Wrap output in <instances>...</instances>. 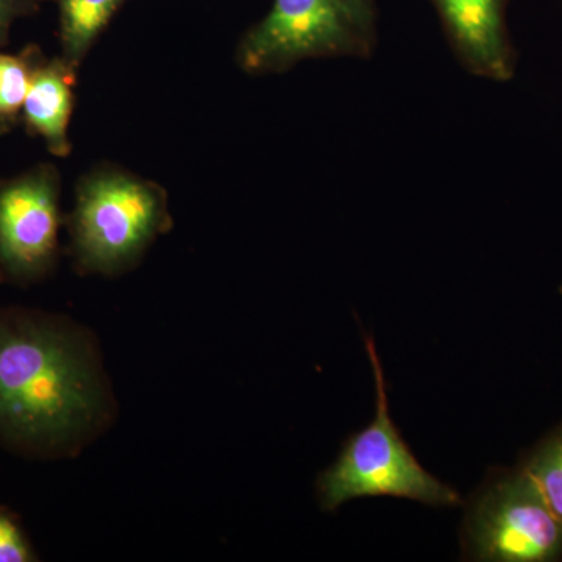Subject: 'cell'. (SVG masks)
<instances>
[{
    "label": "cell",
    "mask_w": 562,
    "mask_h": 562,
    "mask_svg": "<svg viewBox=\"0 0 562 562\" xmlns=\"http://www.w3.org/2000/svg\"><path fill=\"white\" fill-rule=\"evenodd\" d=\"M116 412L94 336L61 314L0 306V447L76 457Z\"/></svg>",
    "instance_id": "1"
},
{
    "label": "cell",
    "mask_w": 562,
    "mask_h": 562,
    "mask_svg": "<svg viewBox=\"0 0 562 562\" xmlns=\"http://www.w3.org/2000/svg\"><path fill=\"white\" fill-rule=\"evenodd\" d=\"M68 254L80 276L133 271L151 244L172 231L169 195L157 181L121 166H94L76 184L68 216Z\"/></svg>",
    "instance_id": "2"
},
{
    "label": "cell",
    "mask_w": 562,
    "mask_h": 562,
    "mask_svg": "<svg viewBox=\"0 0 562 562\" xmlns=\"http://www.w3.org/2000/svg\"><path fill=\"white\" fill-rule=\"evenodd\" d=\"M376 46L379 0H273L239 38L235 60L249 76H272L306 60H369Z\"/></svg>",
    "instance_id": "3"
},
{
    "label": "cell",
    "mask_w": 562,
    "mask_h": 562,
    "mask_svg": "<svg viewBox=\"0 0 562 562\" xmlns=\"http://www.w3.org/2000/svg\"><path fill=\"white\" fill-rule=\"evenodd\" d=\"M376 387V414L364 430L344 443L338 460L317 479L322 509L335 512L361 497H397L430 506H458L453 487L425 471L391 419L386 383L375 342L366 338Z\"/></svg>",
    "instance_id": "4"
},
{
    "label": "cell",
    "mask_w": 562,
    "mask_h": 562,
    "mask_svg": "<svg viewBox=\"0 0 562 562\" xmlns=\"http://www.w3.org/2000/svg\"><path fill=\"white\" fill-rule=\"evenodd\" d=\"M60 202L61 173L52 162L0 180V283L27 288L55 272Z\"/></svg>",
    "instance_id": "5"
},
{
    "label": "cell",
    "mask_w": 562,
    "mask_h": 562,
    "mask_svg": "<svg viewBox=\"0 0 562 562\" xmlns=\"http://www.w3.org/2000/svg\"><path fill=\"white\" fill-rule=\"evenodd\" d=\"M464 531L476 561L549 562L562 557V524L520 469L476 497Z\"/></svg>",
    "instance_id": "6"
},
{
    "label": "cell",
    "mask_w": 562,
    "mask_h": 562,
    "mask_svg": "<svg viewBox=\"0 0 562 562\" xmlns=\"http://www.w3.org/2000/svg\"><path fill=\"white\" fill-rule=\"evenodd\" d=\"M454 58L472 76L509 81L517 70L509 33L513 0H430Z\"/></svg>",
    "instance_id": "7"
},
{
    "label": "cell",
    "mask_w": 562,
    "mask_h": 562,
    "mask_svg": "<svg viewBox=\"0 0 562 562\" xmlns=\"http://www.w3.org/2000/svg\"><path fill=\"white\" fill-rule=\"evenodd\" d=\"M77 70L61 55L44 58L33 72L22 120L54 157H69V125L76 109Z\"/></svg>",
    "instance_id": "8"
},
{
    "label": "cell",
    "mask_w": 562,
    "mask_h": 562,
    "mask_svg": "<svg viewBox=\"0 0 562 562\" xmlns=\"http://www.w3.org/2000/svg\"><path fill=\"white\" fill-rule=\"evenodd\" d=\"M128 0H55L61 57L79 69Z\"/></svg>",
    "instance_id": "9"
},
{
    "label": "cell",
    "mask_w": 562,
    "mask_h": 562,
    "mask_svg": "<svg viewBox=\"0 0 562 562\" xmlns=\"http://www.w3.org/2000/svg\"><path fill=\"white\" fill-rule=\"evenodd\" d=\"M44 58L43 50L35 44L20 54L0 52V133L11 131L20 120L33 72Z\"/></svg>",
    "instance_id": "10"
},
{
    "label": "cell",
    "mask_w": 562,
    "mask_h": 562,
    "mask_svg": "<svg viewBox=\"0 0 562 562\" xmlns=\"http://www.w3.org/2000/svg\"><path fill=\"white\" fill-rule=\"evenodd\" d=\"M520 471L562 524V425L532 450Z\"/></svg>",
    "instance_id": "11"
},
{
    "label": "cell",
    "mask_w": 562,
    "mask_h": 562,
    "mask_svg": "<svg viewBox=\"0 0 562 562\" xmlns=\"http://www.w3.org/2000/svg\"><path fill=\"white\" fill-rule=\"evenodd\" d=\"M38 553L22 528L20 517L0 506V562H35Z\"/></svg>",
    "instance_id": "12"
},
{
    "label": "cell",
    "mask_w": 562,
    "mask_h": 562,
    "mask_svg": "<svg viewBox=\"0 0 562 562\" xmlns=\"http://www.w3.org/2000/svg\"><path fill=\"white\" fill-rule=\"evenodd\" d=\"M44 2L46 0H0V47L9 43L13 25L38 14Z\"/></svg>",
    "instance_id": "13"
}]
</instances>
